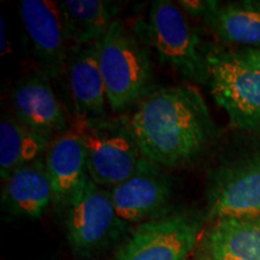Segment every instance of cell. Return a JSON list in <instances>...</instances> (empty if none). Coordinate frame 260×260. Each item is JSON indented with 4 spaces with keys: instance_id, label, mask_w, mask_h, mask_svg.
I'll return each instance as SVG.
<instances>
[{
    "instance_id": "obj_1",
    "label": "cell",
    "mask_w": 260,
    "mask_h": 260,
    "mask_svg": "<svg viewBox=\"0 0 260 260\" xmlns=\"http://www.w3.org/2000/svg\"><path fill=\"white\" fill-rule=\"evenodd\" d=\"M129 124L142 157L167 168L180 167L199 157L214 132L203 95L189 84L149 93Z\"/></svg>"
},
{
    "instance_id": "obj_2",
    "label": "cell",
    "mask_w": 260,
    "mask_h": 260,
    "mask_svg": "<svg viewBox=\"0 0 260 260\" xmlns=\"http://www.w3.org/2000/svg\"><path fill=\"white\" fill-rule=\"evenodd\" d=\"M99 65L112 111L125 110L151 92V60L122 19L116 18L99 40Z\"/></svg>"
},
{
    "instance_id": "obj_3",
    "label": "cell",
    "mask_w": 260,
    "mask_h": 260,
    "mask_svg": "<svg viewBox=\"0 0 260 260\" xmlns=\"http://www.w3.org/2000/svg\"><path fill=\"white\" fill-rule=\"evenodd\" d=\"M87 151L88 175L100 187H116L133 175L142 159L130 124L103 118H75L73 128Z\"/></svg>"
},
{
    "instance_id": "obj_4",
    "label": "cell",
    "mask_w": 260,
    "mask_h": 260,
    "mask_svg": "<svg viewBox=\"0 0 260 260\" xmlns=\"http://www.w3.org/2000/svg\"><path fill=\"white\" fill-rule=\"evenodd\" d=\"M124 222L117 216L111 191L84 177L65 206V229L71 251L92 258L121 233Z\"/></svg>"
},
{
    "instance_id": "obj_5",
    "label": "cell",
    "mask_w": 260,
    "mask_h": 260,
    "mask_svg": "<svg viewBox=\"0 0 260 260\" xmlns=\"http://www.w3.org/2000/svg\"><path fill=\"white\" fill-rule=\"evenodd\" d=\"M206 60L214 102L228 113L234 126L260 132V71L230 51L207 52Z\"/></svg>"
},
{
    "instance_id": "obj_6",
    "label": "cell",
    "mask_w": 260,
    "mask_h": 260,
    "mask_svg": "<svg viewBox=\"0 0 260 260\" xmlns=\"http://www.w3.org/2000/svg\"><path fill=\"white\" fill-rule=\"evenodd\" d=\"M149 45L162 61L171 65L184 79L209 82L206 53L182 10L168 0L151 4L146 25Z\"/></svg>"
},
{
    "instance_id": "obj_7",
    "label": "cell",
    "mask_w": 260,
    "mask_h": 260,
    "mask_svg": "<svg viewBox=\"0 0 260 260\" xmlns=\"http://www.w3.org/2000/svg\"><path fill=\"white\" fill-rule=\"evenodd\" d=\"M203 219L176 212L141 223L117 249L112 260H193L200 245Z\"/></svg>"
},
{
    "instance_id": "obj_8",
    "label": "cell",
    "mask_w": 260,
    "mask_h": 260,
    "mask_svg": "<svg viewBox=\"0 0 260 260\" xmlns=\"http://www.w3.org/2000/svg\"><path fill=\"white\" fill-rule=\"evenodd\" d=\"M209 218H260V153L217 172L209 191Z\"/></svg>"
},
{
    "instance_id": "obj_9",
    "label": "cell",
    "mask_w": 260,
    "mask_h": 260,
    "mask_svg": "<svg viewBox=\"0 0 260 260\" xmlns=\"http://www.w3.org/2000/svg\"><path fill=\"white\" fill-rule=\"evenodd\" d=\"M19 11L40 71L50 80H58L65 74L70 50L59 4L51 0H22Z\"/></svg>"
},
{
    "instance_id": "obj_10",
    "label": "cell",
    "mask_w": 260,
    "mask_h": 260,
    "mask_svg": "<svg viewBox=\"0 0 260 260\" xmlns=\"http://www.w3.org/2000/svg\"><path fill=\"white\" fill-rule=\"evenodd\" d=\"M110 191L119 219L141 224L161 216L171 199L172 184L160 165L142 157L132 176Z\"/></svg>"
},
{
    "instance_id": "obj_11",
    "label": "cell",
    "mask_w": 260,
    "mask_h": 260,
    "mask_svg": "<svg viewBox=\"0 0 260 260\" xmlns=\"http://www.w3.org/2000/svg\"><path fill=\"white\" fill-rule=\"evenodd\" d=\"M50 79L41 71L25 76L11 92L16 119L46 136L65 133L67 117Z\"/></svg>"
},
{
    "instance_id": "obj_12",
    "label": "cell",
    "mask_w": 260,
    "mask_h": 260,
    "mask_svg": "<svg viewBox=\"0 0 260 260\" xmlns=\"http://www.w3.org/2000/svg\"><path fill=\"white\" fill-rule=\"evenodd\" d=\"M75 118H100L107 103L99 65V41L70 47L65 67Z\"/></svg>"
},
{
    "instance_id": "obj_13",
    "label": "cell",
    "mask_w": 260,
    "mask_h": 260,
    "mask_svg": "<svg viewBox=\"0 0 260 260\" xmlns=\"http://www.w3.org/2000/svg\"><path fill=\"white\" fill-rule=\"evenodd\" d=\"M3 181L2 204L12 216L40 218L53 203V188L45 159L15 169Z\"/></svg>"
},
{
    "instance_id": "obj_14",
    "label": "cell",
    "mask_w": 260,
    "mask_h": 260,
    "mask_svg": "<svg viewBox=\"0 0 260 260\" xmlns=\"http://www.w3.org/2000/svg\"><path fill=\"white\" fill-rule=\"evenodd\" d=\"M200 260H260V218L213 220L201 237Z\"/></svg>"
},
{
    "instance_id": "obj_15",
    "label": "cell",
    "mask_w": 260,
    "mask_h": 260,
    "mask_svg": "<svg viewBox=\"0 0 260 260\" xmlns=\"http://www.w3.org/2000/svg\"><path fill=\"white\" fill-rule=\"evenodd\" d=\"M45 164L53 188V203L65 207L88 176L87 151L81 136L70 129L54 139L46 152Z\"/></svg>"
},
{
    "instance_id": "obj_16",
    "label": "cell",
    "mask_w": 260,
    "mask_h": 260,
    "mask_svg": "<svg viewBox=\"0 0 260 260\" xmlns=\"http://www.w3.org/2000/svg\"><path fill=\"white\" fill-rule=\"evenodd\" d=\"M204 21L220 40L260 48V2H207Z\"/></svg>"
},
{
    "instance_id": "obj_17",
    "label": "cell",
    "mask_w": 260,
    "mask_h": 260,
    "mask_svg": "<svg viewBox=\"0 0 260 260\" xmlns=\"http://www.w3.org/2000/svg\"><path fill=\"white\" fill-rule=\"evenodd\" d=\"M69 44L75 46L99 41L112 24L113 5L104 0L58 2Z\"/></svg>"
},
{
    "instance_id": "obj_18",
    "label": "cell",
    "mask_w": 260,
    "mask_h": 260,
    "mask_svg": "<svg viewBox=\"0 0 260 260\" xmlns=\"http://www.w3.org/2000/svg\"><path fill=\"white\" fill-rule=\"evenodd\" d=\"M50 136L31 130L10 117L0 121V176L2 180L15 169L38 160L50 147Z\"/></svg>"
},
{
    "instance_id": "obj_19",
    "label": "cell",
    "mask_w": 260,
    "mask_h": 260,
    "mask_svg": "<svg viewBox=\"0 0 260 260\" xmlns=\"http://www.w3.org/2000/svg\"><path fill=\"white\" fill-rule=\"evenodd\" d=\"M235 54L247 65L260 71V48H242V50L235 51Z\"/></svg>"
},
{
    "instance_id": "obj_20",
    "label": "cell",
    "mask_w": 260,
    "mask_h": 260,
    "mask_svg": "<svg viewBox=\"0 0 260 260\" xmlns=\"http://www.w3.org/2000/svg\"><path fill=\"white\" fill-rule=\"evenodd\" d=\"M182 8L187 11V14L191 16H201L203 17L205 10H206L207 2H180L178 3Z\"/></svg>"
},
{
    "instance_id": "obj_21",
    "label": "cell",
    "mask_w": 260,
    "mask_h": 260,
    "mask_svg": "<svg viewBox=\"0 0 260 260\" xmlns=\"http://www.w3.org/2000/svg\"><path fill=\"white\" fill-rule=\"evenodd\" d=\"M0 32H2V39H0V52L4 54V52L8 50V25H6V21L4 16L0 17Z\"/></svg>"
}]
</instances>
